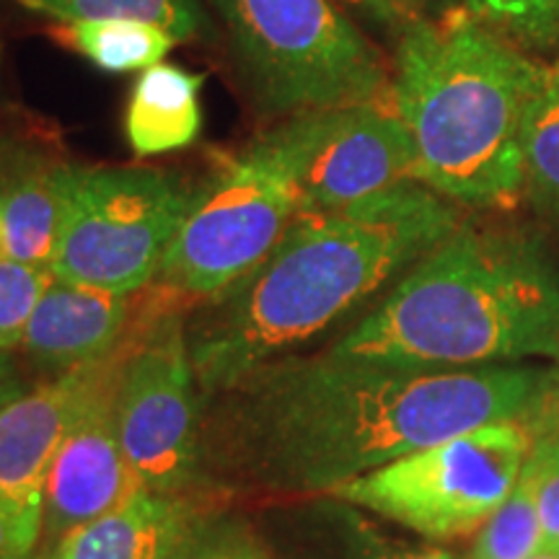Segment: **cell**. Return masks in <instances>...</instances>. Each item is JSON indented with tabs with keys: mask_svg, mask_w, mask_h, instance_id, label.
<instances>
[{
	"mask_svg": "<svg viewBox=\"0 0 559 559\" xmlns=\"http://www.w3.org/2000/svg\"><path fill=\"white\" fill-rule=\"evenodd\" d=\"M226 391L213 438L230 464L275 487L334 492L479 425L551 432L559 368H396L330 353L260 366Z\"/></svg>",
	"mask_w": 559,
	"mask_h": 559,
	"instance_id": "obj_1",
	"label": "cell"
},
{
	"mask_svg": "<svg viewBox=\"0 0 559 559\" xmlns=\"http://www.w3.org/2000/svg\"><path fill=\"white\" fill-rule=\"evenodd\" d=\"M459 226L456 202L417 181L347 207L304 210L247 277L215 296L187 340L194 376L228 389L324 332Z\"/></svg>",
	"mask_w": 559,
	"mask_h": 559,
	"instance_id": "obj_2",
	"label": "cell"
},
{
	"mask_svg": "<svg viewBox=\"0 0 559 559\" xmlns=\"http://www.w3.org/2000/svg\"><path fill=\"white\" fill-rule=\"evenodd\" d=\"M332 355L396 368L559 360V264L523 230L459 226Z\"/></svg>",
	"mask_w": 559,
	"mask_h": 559,
	"instance_id": "obj_3",
	"label": "cell"
},
{
	"mask_svg": "<svg viewBox=\"0 0 559 559\" xmlns=\"http://www.w3.org/2000/svg\"><path fill=\"white\" fill-rule=\"evenodd\" d=\"M544 62L515 50L464 9L400 37L391 109L412 140L417 181L456 205L523 198V124Z\"/></svg>",
	"mask_w": 559,
	"mask_h": 559,
	"instance_id": "obj_4",
	"label": "cell"
},
{
	"mask_svg": "<svg viewBox=\"0 0 559 559\" xmlns=\"http://www.w3.org/2000/svg\"><path fill=\"white\" fill-rule=\"evenodd\" d=\"M243 79L283 115L391 102L379 50L334 0H210Z\"/></svg>",
	"mask_w": 559,
	"mask_h": 559,
	"instance_id": "obj_5",
	"label": "cell"
},
{
	"mask_svg": "<svg viewBox=\"0 0 559 559\" xmlns=\"http://www.w3.org/2000/svg\"><path fill=\"white\" fill-rule=\"evenodd\" d=\"M539 436L519 419L479 425L362 474L332 495L425 539L469 536L519 485Z\"/></svg>",
	"mask_w": 559,
	"mask_h": 559,
	"instance_id": "obj_6",
	"label": "cell"
},
{
	"mask_svg": "<svg viewBox=\"0 0 559 559\" xmlns=\"http://www.w3.org/2000/svg\"><path fill=\"white\" fill-rule=\"evenodd\" d=\"M192 200L171 174L68 164L55 277L122 296L143 290Z\"/></svg>",
	"mask_w": 559,
	"mask_h": 559,
	"instance_id": "obj_7",
	"label": "cell"
},
{
	"mask_svg": "<svg viewBox=\"0 0 559 559\" xmlns=\"http://www.w3.org/2000/svg\"><path fill=\"white\" fill-rule=\"evenodd\" d=\"M298 213L304 200L288 171L249 145L194 192L158 277L179 293L221 296L277 247Z\"/></svg>",
	"mask_w": 559,
	"mask_h": 559,
	"instance_id": "obj_8",
	"label": "cell"
},
{
	"mask_svg": "<svg viewBox=\"0 0 559 559\" xmlns=\"http://www.w3.org/2000/svg\"><path fill=\"white\" fill-rule=\"evenodd\" d=\"M257 143L288 171L304 210L347 207L417 181L412 140L391 102L298 111Z\"/></svg>",
	"mask_w": 559,
	"mask_h": 559,
	"instance_id": "obj_9",
	"label": "cell"
},
{
	"mask_svg": "<svg viewBox=\"0 0 559 559\" xmlns=\"http://www.w3.org/2000/svg\"><path fill=\"white\" fill-rule=\"evenodd\" d=\"M117 436L140 485L171 495L198 461V409L190 342L177 319H156L122 358Z\"/></svg>",
	"mask_w": 559,
	"mask_h": 559,
	"instance_id": "obj_10",
	"label": "cell"
},
{
	"mask_svg": "<svg viewBox=\"0 0 559 559\" xmlns=\"http://www.w3.org/2000/svg\"><path fill=\"white\" fill-rule=\"evenodd\" d=\"M120 368L122 358L117 360L115 355L47 474L45 531L50 539L60 542L70 531L102 519L145 489L130 469L117 436L115 400Z\"/></svg>",
	"mask_w": 559,
	"mask_h": 559,
	"instance_id": "obj_11",
	"label": "cell"
},
{
	"mask_svg": "<svg viewBox=\"0 0 559 559\" xmlns=\"http://www.w3.org/2000/svg\"><path fill=\"white\" fill-rule=\"evenodd\" d=\"M111 358L70 368L0 409V502L45 521V485L52 461L107 376Z\"/></svg>",
	"mask_w": 559,
	"mask_h": 559,
	"instance_id": "obj_12",
	"label": "cell"
},
{
	"mask_svg": "<svg viewBox=\"0 0 559 559\" xmlns=\"http://www.w3.org/2000/svg\"><path fill=\"white\" fill-rule=\"evenodd\" d=\"M130 298L55 277L21 347L37 362L68 370L109 358L130 326Z\"/></svg>",
	"mask_w": 559,
	"mask_h": 559,
	"instance_id": "obj_13",
	"label": "cell"
},
{
	"mask_svg": "<svg viewBox=\"0 0 559 559\" xmlns=\"http://www.w3.org/2000/svg\"><path fill=\"white\" fill-rule=\"evenodd\" d=\"M68 164L37 151L0 148V257L52 270L66 210Z\"/></svg>",
	"mask_w": 559,
	"mask_h": 559,
	"instance_id": "obj_14",
	"label": "cell"
},
{
	"mask_svg": "<svg viewBox=\"0 0 559 559\" xmlns=\"http://www.w3.org/2000/svg\"><path fill=\"white\" fill-rule=\"evenodd\" d=\"M192 547V513L171 495L143 489L58 542L60 559H181Z\"/></svg>",
	"mask_w": 559,
	"mask_h": 559,
	"instance_id": "obj_15",
	"label": "cell"
},
{
	"mask_svg": "<svg viewBox=\"0 0 559 559\" xmlns=\"http://www.w3.org/2000/svg\"><path fill=\"white\" fill-rule=\"evenodd\" d=\"M202 75L158 62L143 70L132 88L124 135L138 156L187 148L202 130Z\"/></svg>",
	"mask_w": 559,
	"mask_h": 559,
	"instance_id": "obj_16",
	"label": "cell"
},
{
	"mask_svg": "<svg viewBox=\"0 0 559 559\" xmlns=\"http://www.w3.org/2000/svg\"><path fill=\"white\" fill-rule=\"evenodd\" d=\"M58 34L75 52L109 73L148 70L164 62L177 45V39L160 26L130 19L73 21L60 24Z\"/></svg>",
	"mask_w": 559,
	"mask_h": 559,
	"instance_id": "obj_17",
	"label": "cell"
},
{
	"mask_svg": "<svg viewBox=\"0 0 559 559\" xmlns=\"http://www.w3.org/2000/svg\"><path fill=\"white\" fill-rule=\"evenodd\" d=\"M523 198L559 218V60L544 73L523 124Z\"/></svg>",
	"mask_w": 559,
	"mask_h": 559,
	"instance_id": "obj_18",
	"label": "cell"
},
{
	"mask_svg": "<svg viewBox=\"0 0 559 559\" xmlns=\"http://www.w3.org/2000/svg\"><path fill=\"white\" fill-rule=\"evenodd\" d=\"M19 3L26 11L58 24L111 19L145 21L166 29L177 41L202 39L210 32L202 0H19Z\"/></svg>",
	"mask_w": 559,
	"mask_h": 559,
	"instance_id": "obj_19",
	"label": "cell"
},
{
	"mask_svg": "<svg viewBox=\"0 0 559 559\" xmlns=\"http://www.w3.org/2000/svg\"><path fill=\"white\" fill-rule=\"evenodd\" d=\"M464 11L528 58L559 60V0H464Z\"/></svg>",
	"mask_w": 559,
	"mask_h": 559,
	"instance_id": "obj_20",
	"label": "cell"
},
{
	"mask_svg": "<svg viewBox=\"0 0 559 559\" xmlns=\"http://www.w3.org/2000/svg\"><path fill=\"white\" fill-rule=\"evenodd\" d=\"M544 551V534L526 469L508 500L477 531L469 559H531Z\"/></svg>",
	"mask_w": 559,
	"mask_h": 559,
	"instance_id": "obj_21",
	"label": "cell"
},
{
	"mask_svg": "<svg viewBox=\"0 0 559 559\" xmlns=\"http://www.w3.org/2000/svg\"><path fill=\"white\" fill-rule=\"evenodd\" d=\"M52 283V270L0 257V349L3 353L24 342L26 326Z\"/></svg>",
	"mask_w": 559,
	"mask_h": 559,
	"instance_id": "obj_22",
	"label": "cell"
},
{
	"mask_svg": "<svg viewBox=\"0 0 559 559\" xmlns=\"http://www.w3.org/2000/svg\"><path fill=\"white\" fill-rule=\"evenodd\" d=\"M526 474L539 510L544 549H559V436L544 432L536 438L526 461Z\"/></svg>",
	"mask_w": 559,
	"mask_h": 559,
	"instance_id": "obj_23",
	"label": "cell"
},
{
	"mask_svg": "<svg viewBox=\"0 0 559 559\" xmlns=\"http://www.w3.org/2000/svg\"><path fill=\"white\" fill-rule=\"evenodd\" d=\"M337 3L358 13L360 19L370 21V24L396 32L402 37L409 26L425 19L428 0H337Z\"/></svg>",
	"mask_w": 559,
	"mask_h": 559,
	"instance_id": "obj_24",
	"label": "cell"
},
{
	"mask_svg": "<svg viewBox=\"0 0 559 559\" xmlns=\"http://www.w3.org/2000/svg\"><path fill=\"white\" fill-rule=\"evenodd\" d=\"M45 521L0 502V559H32Z\"/></svg>",
	"mask_w": 559,
	"mask_h": 559,
	"instance_id": "obj_25",
	"label": "cell"
},
{
	"mask_svg": "<svg viewBox=\"0 0 559 559\" xmlns=\"http://www.w3.org/2000/svg\"><path fill=\"white\" fill-rule=\"evenodd\" d=\"M181 559H267L262 551L241 542H215L207 547H190Z\"/></svg>",
	"mask_w": 559,
	"mask_h": 559,
	"instance_id": "obj_26",
	"label": "cell"
},
{
	"mask_svg": "<svg viewBox=\"0 0 559 559\" xmlns=\"http://www.w3.org/2000/svg\"><path fill=\"white\" fill-rule=\"evenodd\" d=\"M368 559H461V557L440 547H381L370 551Z\"/></svg>",
	"mask_w": 559,
	"mask_h": 559,
	"instance_id": "obj_27",
	"label": "cell"
},
{
	"mask_svg": "<svg viewBox=\"0 0 559 559\" xmlns=\"http://www.w3.org/2000/svg\"><path fill=\"white\" fill-rule=\"evenodd\" d=\"M16 391H19V381L16 373H13V366L9 360V355L0 349V409L5 407L11 400H16Z\"/></svg>",
	"mask_w": 559,
	"mask_h": 559,
	"instance_id": "obj_28",
	"label": "cell"
},
{
	"mask_svg": "<svg viewBox=\"0 0 559 559\" xmlns=\"http://www.w3.org/2000/svg\"><path fill=\"white\" fill-rule=\"evenodd\" d=\"M531 559H559V551L544 549V551H539V555H536V557H531Z\"/></svg>",
	"mask_w": 559,
	"mask_h": 559,
	"instance_id": "obj_29",
	"label": "cell"
},
{
	"mask_svg": "<svg viewBox=\"0 0 559 559\" xmlns=\"http://www.w3.org/2000/svg\"><path fill=\"white\" fill-rule=\"evenodd\" d=\"M32 559H60L58 555H37V557H32Z\"/></svg>",
	"mask_w": 559,
	"mask_h": 559,
	"instance_id": "obj_30",
	"label": "cell"
},
{
	"mask_svg": "<svg viewBox=\"0 0 559 559\" xmlns=\"http://www.w3.org/2000/svg\"><path fill=\"white\" fill-rule=\"evenodd\" d=\"M557 551H559V549H557Z\"/></svg>",
	"mask_w": 559,
	"mask_h": 559,
	"instance_id": "obj_31",
	"label": "cell"
}]
</instances>
